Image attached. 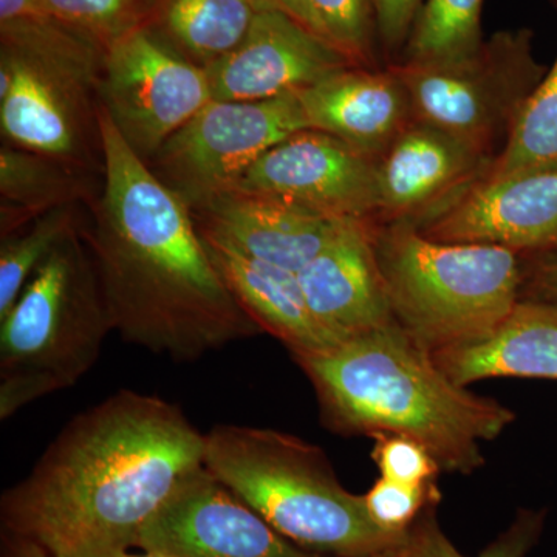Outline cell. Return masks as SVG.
Here are the masks:
<instances>
[{
	"label": "cell",
	"instance_id": "cell-6",
	"mask_svg": "<svg viewBox=\"0 0 557 557\" xmlns=\"http://www.w3.org/2000/svg\"><path fill=\"white\" fill-rule=\"evenodd\" d=\"M113 332L83 228L33 274L0 318V420L75 386Z\"/></svg>",
	"mask_w": 557,
	"mask_h": 557
},
{
	"label": "cell",
	"instance_id": "cell-27",
	"mask_svg": "<svg viewBox=\"0 0 557 557\" xmlns=\"http://www.w3.org/2000/svg\"><path fill=\"white\" fill-rule=\"evenodd\" d=\"M313 30L327 39L357 67L375 60L376 33L373 0H306Z\"/></svg>",
	"mask_w": 557,
	"mask_h": 557
},
{
	"label": "cell",
	"instance_id": "cell-33",
	"mask_svg": "<svg viewBox=\"0 0 557 557\" xmlns=\"http://www.w3.org/2000/svg\"><path fill=\"white\" fill-rule=\"evenodd\" d=\"M0 557H54L40 547L30 539L16 536V534L2 531V547H0Z\"/></svg>",
	"mask_w": 557,
	"mask_h": 557
},
{
	"label": "cell",
	"instance_id": "cell-16",
	"mask_svg": "<svg viewBox=\"0 0 557 557\" xmlns=\"http://www.w3.org/2000/svg\"><path fill=\"white\" fill-rule=\"evenodd\" d=\"M203 236L249 259L298 274L317 258L346 220L285 201L230 190L196 212Z\"/></svg>",
	"mask_w": 557,
	"mask_h": 557
},
{
	"label": "cell",
	"instance_id": "cell-23",
	"mask_svg": "<svg viewBox=\"0 0 557 557\" xmlns=\"http://www.w3.org/2000/svg\"><path fill=\"white\" fill-rule=\"evenodd\" d=\"M557 168V58L528 98L504 149L482 177Z\"/></svg>",
	"mask_w": 557,
	"mask_h": 557
},
{
	"label": "cell",
	"instance_id": "cell-26",
	"mask_svg": "<svg viewBox=\"0 0 557 557\" xmlns=\"http://www.w3.org/2000/svg\"><path fill=\"white\" fill-rule=\"evenodd\" d=\"M47 13L106 51L152 21L157 0H40Z\"/></svg>",
	"mask_w": 557,
	"mask_h": 557
},
{
	"label": "cell",
	"instance_id": "cell-22",
	"mask_svg": "<svg viewBox=\"0 0 557 557\" xmlns=\"http://www.w3.org/2000/svg\"><path fill=\"white\" fill-rule=\"evenodd\" d=\"M260 9L259 0H157L149 27L207 69L239 46Z\"/></svg>",
	"mask_w": 557,
	"mask_h": 557
},
{
	"label": "cell",
	"instance_id": "cell-15",
	"mask_svg": "<svg viewBox=\"0 0 557 557\" xmlns=\"http://www.w3.org/2000/svg\"><path fill=\"white\" fill-rule=\"evenodd\" d=\"M298 281L314 321L336 344L395 322L372 220H346Z\"/></svg>",
	"mask_w": 557,
	"mask_h": 557
},
{
	"label": "cell",
	"instance_id": "cell-19",
	"mask_svg": "<svg viewBox=\"0 0 557 557\" xmlns=\"http://www.w3.org/2000/svg\"><path fill=\"white\" fill-rule=\"evenodd\" d=\"M432 355L463 387L487 379L557 380V300L520 298L485 338Z\"/></svg>",
	"mask_w": 557,
	"mask_h": 557
},
{
	"label": "cell",
	"instance_id": "cell-11",
	"mask_svg": "<svg viewBox=\"0 0 557 557\" xmlns=\"http://www.w3.org/2000/svg\"><path fill=\"white\" fill-rule=\"evenodd\" d=\"M233 190L270 197L335 219L380 215L376 160L333 135L296 132L269 150Z\"/></svg>",
	"mask_w": 557,
	"mask_h": 557
},
{
	"label": "cell",
	"instance_id": "cell-14",
	"mask_svg": "<svg viewBox=\"0 0 557 557\" xmlns=\"http://www.w3.org/2000/svg\"><path fill=\"white\" fill-rule=\"evenodd\" d=\"M348 67L357 65L327 39L284 11L262 7L239 46L205 70L212 100L265 101Z\"/></svg>",
	"mask_w": 557,
	"mask_h": 557
},
{
	"label": "cell",
	"instance_id": "cell-24",
	"mask_svg": "<svg viewBox=\"0 0 557 557\" xmlns=\"http://www.w3.org/2000/svg\"><path fill=\"white\" fill-rule=\"evenodd\" d=\"M483 0H426L401 62L457 60L482 46Z\"/></svg>",
	"mask_w": 557,
	"mask_h": 557
},
{
	"label": "cell",
	"instance_id": "cell-32",
	"mask_svg": "<svg viewBox=\"0 0 557 557\" xmlns=\"http://www.w3.org/2000/svg\"><path fill=\"white\" fill-rule=\"evenodd\" d=\"M523 287H530L531 298L557 300V252L531 256Z\"/></svg>",
	"mask_w": 557,
	"mask_h": 557
},
{
	"label": "cell",
	"instance_id": "cell-31",
	"mask_svg": "<svg viewBox=\"0 0 557 557\" xmlns=\"http://www.w3.org/2000/svg\"><path fill=\"white\" fill-rule=\"evenodd\" d=\"M426 0H373L379 42L388 53L405 50Z\"/></svg>",
	"mask_w": 557,
	"mask_h": 557
},
{
	"label": "cell",
	"instance_id": "cell-29",
	"mask_svg": "<svg viewBox=\"0 0 557 557\" xmlns=\"http://www.w3.org/2000/svg\"><path fill=\"white\" fill-rule=\"evenodd\" d=\"M370 519L391 533H409L429 507L440 502L435 485L409 486L380 478L362 494Z\"/></svg>",
	"mask_w": 557,
	"mask_h": 557
},
{
	"label": "cell",
	"instance_id": "cell-21",
	"mask_svg": "<svg viewBox=\"0 0 557 557\" xmlns=\"http://www.w3.org/2000/svg\"><path fill=\"white\" fill-rule=\"evenodd\" d=\"M91 172L3 143L0 148V234L20 233L40 215L97 199Z\"/></svg>",
	"mask_w": 557,
	"mask_h": 557
},
{
	"label": "cell",
	"instance_id": "cell-36",
	"mask_svg": "<svg viewBox=\"0 0 557 557\" xmlns=\"http://www.w3.org/2000/svg\"><path fill=\"white\" fill-rule=\"evenodd\" d=\"M379 557H410V555H409V549H408V552L392 553V555H384V556H379Z\"/></svg>",
	"mask_w": 557,
	"mask_h": 557
},
{
	"label": "cell",
	"instance_id": "cell-20",
	"mask_svg": "<svg viewBox=\"0 0 557 557\" xmlns=\"http://www.w3.org/2000/svg\"><path fill=\"white\" fill-rule=\"evenodd\" d=\"M203 240L234 298L263 333L288 348L292 358L336 346L310 313L298 274L249 259L207 236Z\"/></svg>",
	"mask_w": 557,
	"mask_h": 557
},
{
	"label": "cell",
	"instance_id": "cell-5",
	"mask_svg": "<svg viewBox=\"0 0 557 557\" xmlns=\"http://www.w3.org/2000/svg\"><path fill=\"white\" fill-rule=\"evenodd\" d=\"M375 249L395 322L431 351L485 338L515 309L525 284L519 252L435 240L412 220L375 228Z\"/></svg>",
	"mask_w": 557,
	"mask_h": 557
},
{
	"label": "cell",
	"instance_id": "cell-37",
	"mask_svg": "<svg viewBox=\"0 0 557 557\" xmlns=\"http://www.w3.org/2000/svg\"><path fill=\"white\" fill-rule=\"evenodd\" d=\"M553 2H556V3H557V0H553Z\"/></svg>",
	"mask_w": 557,
	"mask_h": 557
},
{
	"label": "cell",
	"instance_id": "cell-8",
	"mask_svg": "<svg viewBox=\"0 0 557 557\" xmlns=\"http://www.w3.org/2000/svg\"><path fill=\"white\" fill-rule=\"evenodd\" d=\"M104 51L0 44V131L9 145L95 172L102 166L98 83Z\"/></svg>",
	"mask_w": 557,
	"mask_h": 557
},
{
	"label": "cell",
	"instance_id": "cell-12",
	"mask_svg": "<svg viewBox=\"0 0 557 557\" xmlns=\"http://www.w3.org/2000/svg\"><path fill=\"white\" fill-rule=\"evenodd\" d=\"M135 548L172 557H325L282 536L205 467L143 527Z\"/></svg>",
	"mask_w": 557,
	"mask_h": 557
},
{
	"label": "cell",
	"instance_id": "cell-34",
	"mask_svg": "<svg viewBox=\"0 0 557 557\" xmlns=\"http://www.w3.org/2000/svg\"><path fill=\"white\" fill-rule=\"evenodd\" d=\"M259 3L262 7H267V9L284 11V13H287L288 16L293 17V20L299 21L300 24H304L306 27H309L310 30H313V24H311V17L309 9H307L306 0H259Z\"/></svg>",
	"mask_w": 557,
	"mask_h": 557
},
{
	"label": "cell",
	"instance_id": "cell-3",
	"mask_svg": "<svg viewBox=\"0 0 557 557\" xmlns=\"http://www.w3.org/2000/svg\"><path fill=\"white\" fill-rule=\"evenodd\" d=\"M293 359L310 380L330 431L405 435L421 443L442 471H478L485 463L483 443L516 420L507 406L450 380L397 322Z\"/></svg>",
	"mask_w": 557,
	"mask_h": 557
},
{
	"label": "cell",
	"instance_id": "cell-17",
	"mask_svg": "<svg viewBox=\"0 0 557 557\" xmlns=\"http://www.w3.org/2000/svg\"><path fill=\"white\" fill-rule=\"evenodd\" d=\"M491 157L437 127L413 120L376 159L380 214L388 222L429 214L478 182Z\"/></svg>",
	"mask_w": 557,
	"mask_h": 557
},
{
	"label": "cell",
	"instance_id": "cell-35",
	"mask_svg": "<svg viewBox=\"0 0 557 557\" xmlns=\"http://www.w3.org/2000/svg\"><path fill=\"white\" fill-rule=\"evenodd\" d=\"M113 557H172L166 555H159V553H149V552H143L141 555H137V553L129 552H123L120 553V555L113 556Z\"/></svg>",
	"mask_w": 557,
	"mask_h": 557
},
{
	"label": "cell",
	"instance_id": "cell-13",
	"mask_svg": "<svg viewBox=\"0 0 557 557\" xmlns=\"http://www.w3.org/2000/svg\"><path fill=\"white\" fill-rule=\"evenodd\" d=\"M418 226L440 242L498 245L522 256L557 252V168L480 177Z\"/></svg>",
	"mask_w": 557,
	"mask_h": 557
},
{
	"label": "cell",
	"instance_id": "cell-9",
	"mask_svg": "<svg viewBox=\"0 0 557 557\" xmlns=\"http://www.w3.org/2000/svg\"><path fill=\"white\" fill-rule=\"evenodd\" d=\"M309 129L298 91L265 101L211 100L149 161L193 214L239 185L269 150Z\"/></svg>",
	"mask_w": 557,
	"mask_h": 557
},
{
	"label": "cell",
	"instance_id": "cell-1",
	"mask_svg": "<svg viewBox=\"0 0 557 557\" xmlns=\"http://www.w3.org/2000/svg\"><path fill=\"white\" fill-rule=\"evenodd\" d=\"M102 188L83 236L113 332L172 361L193 362L262 335L212 262L199 223L98 106Z\"/></svg>",
	"mask_w": 557,
	"mask_h": 557
},
{
	"label": "cell",
	"instance_id": "cell-30",
	"mask_svg": "<svg viewBox=\"0 0 557 557\" xmlns=\"http://www.w3.org/2000/svg\"><path fill=\"white\" fill-rule=\"evenodd\" d=\"M372 458L381 478L409 486L435 485L442 468L417 440L397 434L373 435Z\"/></svg>",
	"mask_w": 557,
	"mask_h": 557
},
{
	"label": "cell",
	"instance_id": "cell-10",
	"mask_svg": "<svg viewBox=\"0 0 557 557\" xmlns=\"http://www.w3.org/2000/svg\"><path fill=\"white\" fill-rule=\"evenodd\" d=\"M211 100L207 70L149 25L104 51L98 102L146 163Z\"/></svg>",
	"mask_w": 557,
	"mask_h": 557
},
{
	"label": "cell",
	"instance_id": "cell-7",
	"mask_svg": "<svg viewBox=\"0 0 557 557\" xmlns=\"http://www.w3.org/2000/svg\"><path fill=\"white\" fill-rule=\"evenodd\" d=\"M391 67L408 90L413 120L487 157L498 146L504 149L528 98L548 72L534 57L528 28L498 32L457 60L399 61Z\"/></svg>",
	"mask_w": 557,
	"mask_h": 557
},
{
	"label": "cell",
	"instance_id": "cell-18",
	"mask_svg": "<svg viewBox=\"0 0 557 557\" xmlns=\"http://www.w3.org/2000/svg\"><path fill=\"white\" fill-rule=\"evenodd\" d=\"M298 94L309 129L375 160L413 121L408 90L391 65L348 67Z\"/></svg>",
	"mask_w": 557,
	"mask_h": 557
},
{
	"label": "cell",
	"instance_id": "cell-25",
	"mask_svg": "<svg viewBox=\"0 0 557 557\" xmlns=\"http://www.w3.org/2000/svg\"><path fill=\"white\" fill-rule=\"evenodd\" d=\"M79 205L53 209L27 226V231L2 237L0 245V318L20 298L33 274L62 242L83 228Z\"/></svg>",
	"mask_w": 557,
	"mask_h": 557
},
{
	"label": "cell",
	"instance_id": "cell-4",
	"mask_svg": "<svg viewBox=\"0 0 557 557\" xmlns=\"http://www.w3.org/2000/svg\"><path fill=\"white\" fill-rule=\"evenodd\" d=\"M205 468L306 552L379 557L409 549L410 531L376 525L362 496L341 485L322 449L296 435L215 424L205 434Z\"/></svg>",
	"mask_w": 557,
	"mask_h": 557
},
{
	"label": "cell",
	"instance_id": "cell-2",
	"mask_svg": "<svg viewBox=\"0 0 557 557\" xmlns=\"http://www.w3.org/2000/svg\"><path fill=\"white\" fill-rule=\"evenodd\" d=\"M205 467V434L157 395L116 392L72 418L0 497L2 531L54 557H113Z\"/></svg>",
	"mask_w": 557,
	"mask_h": 557
},
{
	"label": "cell",
	"instance_id": "cell-28",
	"mask_svg": "<svg viewBox=\"0 0 557 557\" xmlns=\"http://www.w3.org/2000/svg\"><path fill=\"white\" fill-rule=\"evenodd\" d=\"M545 525V511L520 509L515 522L505 533L487 545L478 557H527L541 539ZM410 557H468L458 552L456 545L440 528L434 507L423 512L410 530Z\"/></svg>",
	"mask_w": 557,
	"mask_h": 557
}]
</instances>
